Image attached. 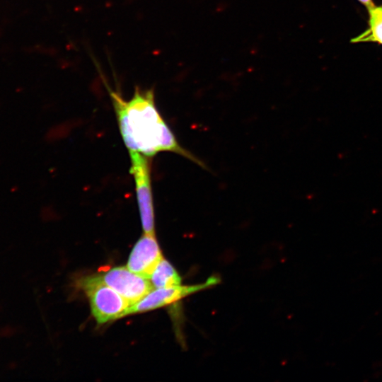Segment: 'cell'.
Segmentation results:
<instances>
[{"label": "cell", "mask_w": 382, "mask_h": 382, "mask_svg": "<svg viewBox=\"0 0 382 382\" xmlns=\"http://www.w3.org/2000/svg\"><path fill=\"white\" fill-rule=\"evenodd\" d=\"M107 88L122 140L129 151L149 158L159 152H172L206 168L202 161L178 141L156 108L153 88L137 86L132 97L125 100L120 93L108 86Z\"/></svg>", "instance_id": "1"}, {"label": "cell", "mask_w": 382, "mask_h": 382, "mask_svg": "<svg viewBox=\"0 0 382 382\" xmlns=\"http://www.w3.org/2000/svg\"><path fill=\"white\" fill-rule=\"evenodd\" d=\"M79 286L86 294L93 316L98 324L106 323L124 317L130 306L117 292L107 285L100 274L82 278Z\"/></svg>", "instance_id": "2"}, {"label": "cell", "mask_w": 382, "mask_h": 382, "mask_svg": "<svg viewBox=\"0 0 382 382\" xmlns=\"http://www.w3.org/2000/svg\"><path fill=\"white\" fill-rule=\"evenodd\" d=\"M129 154L142 228L144 233L155 235L149 157L134 151Z\"/></svg>", "instance_id": "3"}, {"label": "cell", "mask_w": 382, "mask_h": 382, "mask_svg": "<svg viewBox=\"0 0 382 382\" xmlns=\"http://www.w3.org/2000/svg\"><path fill=\"white\" fill-rule=\"evenodd\" d=\"M217 275L209 277L205 282L193 285H177L170 287L154 289L140 301L128 307L124 316L156 309L219 284Z\"/></svg>", "instance_id": "4"}, {"label": "cell", "mask_w": 382, "mask_h": 382, "mask_svg": "<svg viewBox=\"0 0 382 382\" xmlns=\"http://www.w3.org/2000/svg\"><path fill=\"white\" fill-rule=\"evenodd\" d=\"M104 282L117 292L129 305L140 301L154 287L149 279L129 270L127 267H115L100 274Z\"/></svg>", "instance_id": "5"}, {"label": "cell", "mask_w": 382, "mask_h": 382, "mask_svg": "<svg viewBox=\"0 0 382 382\" xmlns=\"http://www.w3.org/2000/svg\"><path fill=\"white\" fill-rule=\"evenodd\" d=\"M163 257L155 235L144 233L133 247L127 267L149 279L156 266Z\"/></svg>", "instance_id": "6"}, {"label": "cell", "mask_w": 382, "mask_h": 382, "mask_svg": "<svg viewBox=\"0 0 382 382\" xmlns=\"http://www.w3.org/2000/svg\"><path fill=\"white\" fill-rule=\"evenodd\" d=\"M368 28L351 40L352 43L375 42L382 46V4L368 8Z\"/></svg>", "instance_id": "7"}, {"label": "cell", "mask_w": 382, "mask_h": 382, "mask_svg": "<svg viewBox=\"0 0 382 382\" xmlns=\"http://www.w3.org/2000/svg\"><path fill=\"white\" fill-rule=\"evenodd\" d=\"M149 280L154 289L177 286L181 283V277L177 270L163 257L156 266Z\"/></svg>", "instance_id": "8"}, {"label": "cell", "mask_w": 382, "mask_h": 382, "mask_svg": "<svg viewBox=\"0 0 382 382\" xmlns=\"http://www.w3.org/2000/svg\"><path fill=\"white\" fill-rule=\"evenodd\" d=\"M364 5L367 9L375 6L374 0H357Z\"/></svg>", "instance_id": "9"}]
</instances>
